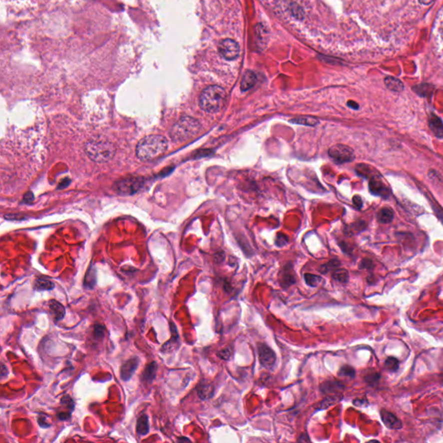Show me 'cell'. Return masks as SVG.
<instances>
[{
	"mask_svg": "<svg viewBox=\"0 0 443 443\" xmlns=\"http://www.w3.org/2000/svg\"><path fill=\"white\" fill-rule=\"evenodd\" d=\"M150 431L148 417L146 415H142L137 421V432L139 436H146Z\"/></svg>",
	"mask_w": 443,
	"mask_h": 443,
	"instance_id": "ac0fdd59",
	"label": "cell"
},
{
	"mask_svg": "<svg viewBox=\"0 0 443 443\" xmlns=\"http://www.w3.org/2000/svg\"><path fill=\"white\" fill-rule=\"evenodd\" d=\"M142 185L143 182L141 178H124V179L117 181L114 184L113 190L118 194L132 195L139 191Z\"/></svg>",
	"mask_w": 443,
	"mask_h": 443,
	"instance_id": "5b68a950",
	"label": "cell"
},
{
	"mask_svg": "<svg viewBox=\"0 0 443 443\" xmlns=\"http://www.w3.org/2000/svg\"><path fill=\"white\" fill-rule=\"evenodd\" d=\"M258 354L261 365L267 369H273L276 363V354L275 352L266 344L259 343Z\"/></svg>",
	"mask_w": 443,
	"mask_h": 443,
	"instance_id": "52a82bcc",
	"label": "cell"
},
{
	"mask_svg": "<svg viewBox=\"0 0 443 443\" xmlns=\"http://www.w3.org/2000/svg\"><path fill=\"white\" fill-rule=\"evenodd\" d=\"M340 266V261H339V260H336V259H333V260H331L330 262H327L326 264L320 266V268L319 269V271H320V273H322V274H327V273L331 271V270H335V269H338Z\"/></svg>",
	"mask_w": 443,
	"mask_h": 443,
	"instance_id": "484cf974",
	"label": "cell"
},
{
	"mask_svg": "<svg viewBox=\"0 0 443 443\" xmlns=\"http://www.w3.org/2000/svg\"><path fill=\"white\" fill-rule=\"evenodd\" d=\"M379 379H380V376L379 373H372V374L366 376L365 378L366 383H368L371 385H375L377 383H379Z\"/></svg>",
	"mask_w": 443,
	"mask_h": 443,
	"instance_id": "1f68e13d",
	"label": "cell"
},
{
	"mask_svg": "<svg viewBox=\"0 0 443 443\" xmlns=\"http://www.w3.org/2000/svg\"><path fill=\"white\" fill-rule=\"evenodd\" d=\"M37 422H38L39 426L41 428H43V429H45V428L50 427V424L47 422V418L44 417V416H39L38 418H37Z\"/></svg>",
	"mask_w": 443,
	"mask_h": 443,
	"instance_id": "836d02e7",
	"label": "cell"
},
{
	"mask_svg": "<svg viewBox=\"0 0 443 443\" xmlns=\"http://www.w3.org/2000/svg\"><path fill=\"white\" fill-rule=\"evenodd\" d=\"M332 276L333 280L341 283H347L349 282V273L346 269H336L333 271Z\"/></svg>",
	"mask_w": 443,
	"mask_h": 443,
	"instance_id": "cb8c5ba5",
	"label": "cell"
},
{
	"mask_svg": "<svg viewBox=\"0 0 443 443\" xmlns=\"http://www.w3.org/2000/svg\"><path fill=\"white\" fill-rule=\"evenodd\" d=\"M353 202H354V204L356 205L357 207H362V199H361V198H360V197H359V196H356V197H354V198H353Z\"/></svg>",
	"mask_w": 443,
	"mask_h": 443,
	"instance_id": "74e56055",
	"label": "cell"
},
{
	"mask_svg": "<svg viewBox=\"0 0 443 443\" xmlns=\"http://www.w3.org/2000/svg\"><path fill=\"white\" fill-rule=\"evenodd\" d=\"M381 418L385 426L390 430H400L403 427L401 421L399 420L394 414L390 411L382 410Z\"/></svg>",
	"mask_w": 443,
	"mask_h": 443,
	"instance_id": "7c38bea8",
	"label": "cell"
},
{
	"mask_svg": "<svg viewBox=\"0 0 443 443\" xmlns=\"http://www.w3.org/2000/svg\"><path fill=\"white\" fill-rule=\"evenodd\" d=\"M256 74L253 71L248 70L245 74H243V79L241 81V89L243 91L249 90L254 85L256 84Z\"/></svg>",
	"mask_w": 443,
	"mask_h": 443,
	"instance_id": "2e32d148",
	"label": "cell"
},
{
	"mask_svg": "<svg viewBox=\"0 0 443 443\" xmlns=\"http://www.w3.org/2000/svg\"><path fill=\"white\" fill-rule=\"evenodd\" d=\"M232 355V351L230 347H227L225 349H223L217 353V357H219L220 359L223 360H229Z\"/></svg>",
	"mask_w": 443,
	"mask_h": 443,
	"instance_id": "d6a6232c",
	"label": "cell"
},
{
	"mask_svg": "<svg viewBox=\"0 0 443 443\" xmlns=\"http://www.w3.org/2000/svg\"><path fill=\"white\" fill-rule=\"evenodd\" d=\"M342 397H343V396L341 394H334L328 396V397L325 398L324 400H322V401L320 402V404L318 405V409H319V410H326L327 408L331 407V406H333V405H335L337 403L341 401Z\"/></svg>",
	"mask_w": 443,
	"mask_h": 443,
	"instance_id": "d6986e66",
	"label": "cell"
},
{
	"mask_svg": "<svg viewBox=\"0 0 443 443\" xmlns=\"http://www.w3.org/2000/svg\"><path fill=\"white\" fill-rule=\"evenodd\" d=\"M292 123L300 124V125H306V126H315L319 123V120L312 116L297 117L291 120Z\"/></svg>",
	"mask_w": 443,
	"mask_h": 443,
	"instance_id": "d4e9b609",
	"label": "cell"
},
{
	"mask_svg": "<svg viewBox=\"0 0 443 443\" xmlns=\"http://www.w3.org/2000/svg\"><path fill=\"white\" fill-rule=\"evenodd\" d=\"M197 392L200 399L209 400L213 398L215 387L213 384L209 380H202L197 386Z\"/></svg>",
	"mask_w": 443,
	"mask_h": 443,
	"instance_id": "30bf717a",
	"label": "cell"
},
{
	"mask_svg": "<svg viewBox=\"0 0 443 443\" xmlns=\"http://www.w3.org/2000/svg\"><path fill=\"white\" fill-rule=\"evenodd\" d=\"M95 283H96L95 271L89 270V271L87 272L86 277H85L84 282H83L84 288H87V289H93L94 288V286H95Z\"/></svg>",
	"mask_w": 443,
	"mask_h": 443,
	"instance_id": "83f0119b",
	"label": "cell"
},
{
	"mask_svg": "<svg viewBox=\"0 0 443 443\" xmlns=\"http://www.w3.org/2000/svg\"><path fill=\"white\" fill-rule=\"evenodd\" d=\"M329 156L333 161L338 164H344L353 161L355 159V154L353 149L345 145H335L329 149Z\"/></svg>",
	"mask_w": 443,
	"mask_h": 443,
	"instance_id": "8992f818",
	"label": "cell"
},
{
	"mask_svg": "<svg viewBox=\"0 0 443 443\" xmlns=\"http://www.w3.org/2000/svg\"><path fill=\"white\" fill-rule=\"evenodd\" d=\"M5 370H6V367L4 366L3 364H2V368H1V378L2 379H3V377L7 374V373H5Z\"/></svg>",
	"mask_w": 443,
	"mask_h": 443,
	"instance_id": "f35d334b",
	"label": "cell"
},
{
	"mask_svg": "<svg viewBox=\"0 0 443 443\" xmlns=\"http://www.w3.org/2000/svg\"><path fill=\"white\" fill-rule=\"evenodd\" d=\"M220 255L221 253H218V254H217V255H216V256H215V259H216V261H217V262H223V258H224V256H222V257H221Z\"/></svg>",
	"mask_w": 443,
	"mask_h": 443,
	"instance_id": "ab89813d",
	"label": "cell"
},
{
	"mask_svg": "<svg viewBox=\"0 0 443 443\" xmlns=\"http://www.w3.org/2000/svg\"><path fill=\"white\" fill-rule=\"evenodd\" d=\"M201 125L198 120L190 116H184L173 125L170 136L176 142H184L198 133Z\"/></svg>",
	"mask_w": 443,
	"mask_h": 443,
	"instance_id": "277c9868",
	"label": "cell"
},
{
	"mask_svg": "<svg viewBox=\"0 0 443 443\" xmlns=\"http://www.w3.org/2000/svg\"><path fill=\"white\" fill-rule=\"evenodd\" d=\"M372 267V263L371 261L369 260H364L362 262H361V265H360V268L361 269H370Z\"/></svg>",
	"mask_w": 443,
	"mask_h": 443,
	"instance_id": "d590c367",
	"label": "cell"
},
{
	"mask_svg": "<svg viewBox=\"0 0 443 443\" xmlns=\"http://www.w3.org/2000/svg\"><path fill=\"white\" fill-rule=\"evenodd\" d=\"M441 34H442V36H443V25H442V28H441Z\"/></svg>",
	"mask_w": 443,
	"mask_h": 443,
	"instance_id": "ee69618b",
	"label": "cell"
},
{
	"mask_svg": "<svg viewBox=\"0 0 443 443\" xmlns=\"http://www.w3.org/2000/svg\"><path fill=\"white\" fill-rule=\"evenodd\" d=\"M84 151L88 159L96 163H107L113 159L116 148L104 137H94L85 143Z\"/></svg>",
	"mask_w": 443,
	"mask_h": 443,
	"instance_id": "7a4b0ae2",
	"label": "cell"
},
{
	"mask_svg": "<svg viewBox=\"0 0 443 443\" xmlns=\"http://www.w3.org/2000/svg\"><path fill=\"white\" fill-rule=\"evenodd\" d=\"M355 373H356L355 370L353 369L352 366H344L340 368L339 375L343 376V377H348V378L353 379V378L355 377Z\"/></svg>",
	"mask_w": 443,
	"mask_h": 443,
	"instance_id": "4dcf8cb0",
	"label": "cell"
},
{
	"mask_svg": "<svg viewBox=\"0 0 443 443\" xmlns=\"http://www.w3.org/2000/svg\"><path fill=\"white\" fill-rule=\"evenodd\" d=\"M49 308L50 311H51L52 314L54 315V318H55V320L56 322L62 320L64 318L65 314H66V310H65L64 307L58 301H55V300L49 301Z\"/></svg>",
	"mask_w": 443,
	"mask_h": 443,
	"instance_id": "5bb4252c",
	"label": "cell"
},
{
	"mask_svg": "<svg viewBox=\"0 0 443 443\" xmlns=\"http://www.w3.org/2000/svg\"><path fill=\"white\" fill-rule=\"evenodd\" d=\"M385 83L390 90L395 92H401L404 90V84L398 78L387 76L385 79Z\"/></svg>",
	"mask_w": 443,
	"mask_h": 443,
	"instance_id": "44dd1931",
	"label": "cell"
},
{
	"mask_svg": "<svg viewBox=\"0 0 443 443\" xmlns=\"http://www.w3.org/2000/svg\"><path fill=\"white\" fill-rule=\"evenodd\" d=\"M343 389V384L339 381H326L320 385V391L324 394H340Z\"/></svg>",
	"mask_w": 443,
	"mask_h": 443,
	"instance_id": "4fadbf2b",
	"label": "cell"
},
{
	"mask_svg": "<svg viewBox=\"0 0 443 443\" xmlns=\"http://www.w3.org/2000/svg\"><path fill=\"white\" fill-rule=\"evenodd\" d=\"M394 218V213L390 208H383L378 214V220L379 223H391Z\"/></svg>",
	"mask_w": 443,
	"mask_h": 443,
	"instance_id": "603a6c76",
	"label": "cell"
},
{
	"mask_svg": "<svg viewBox=\"0 0 443 443\" xmlns=\"http://www.w3.org/2000/svg\"><path fill=\"white\" fill-rule=\"evenodd\" d=\"M55 288V284L49 281V279L36 278L34 285V289L37 291H43V290H52Z\"/></svg>",
	"mask_w": 443,
	"mask_h": 443,
	"instance_id": "ffe728a7",
	"label": "cell"
},
{
	"mask_svg": "<svg viewBox=\"0 0 443 443\" xmlns=\"http://www.w3.org/2000/svg\"><path fill=\"white\" fill-rule=\"evenodd\" d=\"M218 50L223 58L231 61L239 55V45L232 39H224L219 43Z\"/></svg>",
	"mask_w": 443,
	"mask_h": 443,
	"instance_id": "ba28073f",
	"label": "cell"
},
{
	"mask_svg": "<svg viewBox=\"0 0 443 443\" xmlns=\"http://www.w3.org/2000/svg\"><path fill=\"white\" fill-rule=\"evenodd\" d=\"M430 126L434 133L440 138H443V123L438 117L434 116L430 120Z\"/></svg>",
	"mask_w": 443,
	"mask_h": 443,
	"instance_id": "7402d4cb",
	"label": "cell"
},
{
	"mask_svg": "<svg viewBox=\"0 0 443 443\" xmlns=\"http://www.w3.org/2000/svg\"><path fill=\"white\" fill-rule=\"evenodd\" d=\"M178 442H191V440H190V439H188V438L182 437V438H179V439H178Z\"/></svg>",
	"mask_w": 443,
	"mask_h": 443,
	"instance_id": "7bdbcfd3",
	"label": "cell"
},
{
	"mask_svg": "<svg viewBox=\"0 0 443 443\" xmlns=\"http://www.w3.org/2000/svg\"><path fill=\"white\" fill-rule=\"evenodd\" d=\"M298 442H301V443H308V442H311V440L309 439V437H308L307 434H301V437L299 438Z\"/></svg>",
	"mask_w": 443,
	"mask_h": 443,
	"instance_id": "8d00e7d4",
	"label": "cell"
},
{
	"mask_svg": "<svg viewBox=\"0 0 443 443\" xmlns=\"http://www.w3.org/2000/svg\"><path fill=\"white\" fill-rule=\"evenodd\" d=\"M171 329H172V336L171 340H169L167 343H165L162 348V351L164 352H172L173 350L178 348L179 346V336H178V331L175 327L173 323H171Z\"/></svg>",
	"mask_w": 443,
	"mask_h": 443,
	"instance_id": "9a60e30c",
	"label": "cell"
},
{
	"mask_svg": "<svg viewBox=\"0 0 443 443\" xmlns=\"http://www.w3.org/2000/svg\"><path fill=\"white\" fill-rule=\"evenodd\" d=\"M168 148V141L161 135H148L139 140L136 156L141 161H152L161 157Z\"/></svg>",
	"mask_w": 443,
	"mask_h": 443,
	"instance_id": "6da1fadb",
	"label": "cell"
},
{
	"mask_svg": "<svg viewBox=\"0 0 443 443\" xmlns=\"http://www.w3.org/2000/svg\"><path fill=\"white\" fill-rule=\"evenodd\" d=\"M385 367L389 372H397L399 368V361L394 357H389L388 359L385 360Z\"/></svg>",
	"mask_w": 443,
	"mask_h": 443,
	"instance_id": "f1b7e54d",
	"label": "cell"
},
{
	"mask_svg": "<svg viewBox=\"0 0 443 443\" xmlns=\"http://www.w3.org/2000/svg\"><path fill=\"white\" fill-rule=\"evenodd\" d=\"M419 1H420V3H424V4H431L434 2V0H419Z\"/></svg>",
	"mask_w": 443,
	"mask_h": 443,
	"instance_id": "b9f144b4",
	"label": "cell"
},
{
	"mask_svg": "<svg viewBox=\"0 0 443 443\" xmlns=\"http://www.w3.org/2000/svg\"><path fill=\"white\" fill-rule=\"evenodd\" d=\"M61 405L64 407V409H66V410L69 411V412H71V413L72 411H74V401H73V399L70 398V396H68V395H66V396H64V397L62 398V400H61Z\"/></svg>",
	"mask_w": 443,
	"mask_h": 443,
	"instance_id": "f546056e",
	"label": "cell"
},
{
	"mask_svg": "<svg viewBox=\"0 0 443 443\" xmlns=\"http://www.w3.org/2000/svg\"><path fill=\"white\" fill-rule=\"evenodd\" d=\"M104 327L102 326H100V325H96L95 327H94V334H95V336L97 339L99 338H102L104 336Z\"/></svg>",
	"mask_w": 443,
	"mask_h": 443,
	"instance_id": "e575fe53",
	"label": "cell"
},
{
	"mask_svg": "<svg viewBox=\"0 0 443 443\" xmlns=\"http://www.w3.org/2000/svg\"><path fill=\"white\" fill-rule=\"evenodd\" d=\"M304 280L307 285L312 288H315L320 285V282H322V277H320L319 275H313V274H305Z\"/></svg>",
	"mask_w": 443,
	"mask_h": 443,
	"instance_id": "4316f807",
	"label": "cell"
},
{
	"mask_svg": "<svg viewBox=\"0 0 443 443\" xmlns=\"http://www.w3.org/2000/svg\"><path fill=\"white\" fill-rule=\"evenodd\" d=\"M139 364V359L138 357H133L132 359H128L124 363L120 368V378L123 381H129L132 379L134 372L138 368Z\"/></svg>",
	"mask_w": 443,
	"mask_h": 443,
	"instance_id": "9c48e42d",
	"label": "cell"
},
{
	"mask_svg": "<svg viewBox=\"0 0 443 443\" xmlns=\"http://www.w3.org/2000/svg\"><path fill=\"white\" fill-rule=\"evenodd\" d=\"M280 285L282 286V288L287 289L290 288L291 286L296 283V278L295 275L294 274L293 268L289 266H286L285 269H282L281 274H280Z\"/></svg>",
	"mask_w": 443,
	"mask_h": 443,
	"instance_id": "8fae6325",
	"label": "cell"
},
{
	"mask_svg": "<svg viewBox=\"0 0 443 443\" xmlns=\"http://www.w3.org/2000/svg\"><path fill=\"white\" fill-rule=\"evenodd\" d=\"M199 107L208 113L222 110L226 102V93L223 87L213 85L203 90L199 96Z\"/></svg>",
	"mask_w": 443,
	"mask_h": 443,
	"instance_id": "3957f363",
	"label": "cell"
},
{
	"mask_svg": "<svg viewBox=\"0 0 443 443\" xmlns=\"http://www.w3.org/2000/svg\"><path fill=\"white\" fill-rule=\"evenodd\" d=\"M348 105H349L350 107L354 108V109H358V108H359V105L355 103V102H353V101H349V102H348Z\"/></svg>",
	"mask_w": 443,
	"mask_h": 443,
	"instance_id": "60d3db41",
	"label": "cell"
},
{
	"mask_svg": "<svg viewBox=\"0 0 443 443\" xmlns=\"http://www.w3.org/2000/svg\"><path fill=\"white\" fill-rule=\"evenodd\" d=\"M158 372V364L156 362L150 363L143 372V380L147 383H152L156 378Z\"/></svg>",
	"mask_w": 443,
	"mask_h": 443,
	"instance_id": "e0dca14e",
	"label": "cell"
}]
</instances>
